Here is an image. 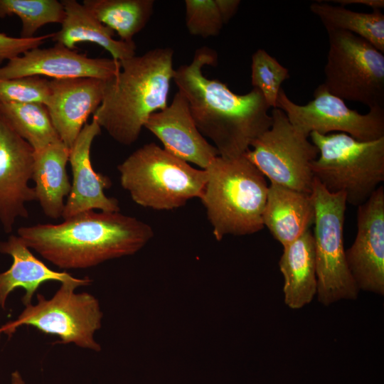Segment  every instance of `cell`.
I'll return each instance as SVG.
<instances>
[{"mask_svg":"<svg viewBox=\"0 0 384 384\" xmlns=\"http://www.w3.org/2000/svg\"><path fill=\"white\" fill-rule=\"evenodd\" d=\"M216 63L215 50L198 48L190 63L175 70L173 80L186 99L198 129L213 142L218 156L237 158L270 128L272 117L258 89L238 95L223 82L206 78L203 67Z\"/></svg>","mask_w":384,"mask_h":384,"instance_id":"1","label":"cell"},{"mask_svg":"<svg viewBox=\"0 0 384 384\" xmlns=\"http://www.w3.org/2000/svg\"><path fill=\"white\" fill-rule=\"evenodd\" d=\"M24 243L61 269H85L135 254L153 238L147 223L119 212L87 210L59 224L17 230Z\"/></svg>","mask_w":384,"mask_h":384,"instance_id":"2","label":"cell"},{"mask_svg":"<svg viewBox=\"0 0 384 384\" xmlns=\"http://www.w3.org/2000/svg\"><path fill=\"white\" fill-rule=\"evenodd\" d=\"M173 55L170 48H156L121 60L119 72L105 81L92 118L118 143H134L149 117L168 105Z\"/></svg>","mask_w":384,"mask_h":384,"instance_id":"3","label":"cell"},{"mask_svg":"<svg viewBox=\"0 0 384 384\" xmlns=\"http://www.w3.org/2000/svg\"><path fill=\"white\" fill-rule=\"evenodd\" d=\"M201 196L217 240L227 235H245L264 228L268 186L264 175L245 157L217 156L205 169Z\"/></svg>","mask_w":384,"mask_h":384,"instance_id":"4","label":"cell"},{"mask_svg":"<svg viewBox=\"0 0 384 384\" xmlns=\"http://www.w3.org/2000/svg\"><path fill=\"white\" fill-rule=\"evenodd\" d=\"M120 183L138 205L172 210L201 198L205 169H197L151 142L132 153L117 166Z\"/></svg>","mask_w":384,"mask_h":384,"instance_id":"5","label":"cell"},{"mask_svg":"<svg viewBox=\"0 0 384 384\" xmlns=\"http://www.w3.org/2000/svg\"><path fill=\"white\" fill-rule=\"evenodd\" d=\"M319 151L311 164L314 176L331 193H343L347 204L364 203L384 181V137L359 141L343 133L311 132Z\"/></svg>","mask_w":384,"mask_h":384,"instance_id":"6","label":"cell"},{"mask_svg":"<svg viewBox=\"0 0 384 384\" xmlns=\"http://www.w3.org/2000/svg\"><path fill=\"white\" fill-rule=\"evenodd\" d=\"M311 195L318 300L328 306L341 299H354L359 289L349 271L343 245L346 196L329 192L315 178Z\"/></svg>","mask_w":384,"mask_h":384,"instance_id":"7","label":"cell"},{"mask_svg":"<svg viewBox=\"0 0 384 384\" xmlns=\"http://www.w3.org/2000/svg\"><path fill=\"white\" fill-rule=\"evenodd\" d=\"M329 52L321 85L331 94L361 102L369 109L384 107V55L353 33L328 30Z\"/></svg>","mask_w":384,"mask_h":384,"instance_id":"8","label":"cell"},{"mask_svg":"<svg viewBox=\"0 0 384 384\" xmlns=\"http://www.w3.org/2000/svg\"><path fill=\"white\" fill-rule=\"evenodd\" d=\"M78 287L61 283L48 299L38 294L37 304L26 306L16 319L0 327L1 333L11 336L19 326H31L45 334L58 336L60 343L100 351L101 346L94 338L102 326L100 302L90 293H75Z\"/></svg>","mask_w":384,"mask_h":384,"instance_id":"9","label":"cell"},{"mask_svg":"<svg viewBox=\"0 0 384 384\" xmlns=\"http://www.w3.org/2000/svg\"><path fill=\"white\" fill-rule=\"evenodd\" d=\"M271 116L270 128L252 142L245 157L270 183L311 193L314 178L311 164L318 149L294 128L282 110L273 108Z\"/></svg>","mask_w":384,"mask_h":384,"instance_id":"10","label":"cell"},{"mask_svg":"<svg viewBox=\"0 0 384 384\" xmlns=\"http://www.w3.org/2000/svg\"><path fill=\"white\" fill-rule=\"evenodd\" d=\"M313 97L307 104L300 105L292 101L281 88L276 108L282 110L294 128L306 137L313 132L323 135L340 132L363 142L384 137V107L360 114L348 108L343 100L329 92L321 84L315 89Z\"/></svg>","mask_w":384,"mask_h":384,"instance_id":"11","label":"cell"},{"mask_svg":"<svg viewBox=\"0 0 384 384\" xmlns=\"http://www.w3.org/2000/svg\"><path fill=\"white\" fill-rule=\"evenodd\" d=\"M349 271L358 289L384 294V187L358 206L357 233L346 250Z\"/></svg>","mask_w":384,"mask_h":384,"instance_id":"12","label":"cell"},{"mask_svg":"<svg viewBox=\"0 0 384 384\" xmlns=\"http://www.w3.org/2000/svg\"><path fill=\"white\" fill-rule=\"evenodd\" d=\"M34 150L0 114V223L13 230L18 218H28L26 203L36 201L31 180Z\"/></svg>","mask_w":384,"mask_h":384,"instance_id":"13","label":"cell"},{"mask_svg":"<svg viewBox=\"0 0 384 384\" xmlns=\"http://www.w3.org/2000/svg\"><path fill=\"white\" fill-rule=\"evenodd\" d=\"M120 63L112 58H90L62 44L28 50L0 67V78L26 76L53 79L92 78L107 80L120 70Z\"/></svg>","mask_w":384,"mask_h":384,"instance_id":"14","label":"cell"},{"mask_svg":"<svg viewBox=\"0 0 384 384\" xmlns=\"http://www.w3.org/2000/svg\"><path fill=\"white\" fill-rule=\"evenodd\" d=\"M173 156L206 169L217 156L215 147L198 129L188 103L178 91L171 104L153 113L144 125Z\"/></svg>","mask_w":384,"mask_h":384,"instance_id":"15","label":"cell"},{"mask_svg":"<svg viewBox=\"0 0 384 384\" xmlns=\"http://www.w3.org/2000/svg\"><path fill=\"white\" fill-rule=\"evenodd\" d=\"M101 129L92 118L90 123L84 125L70 149L68 162L71 166L73 181L62 215L64 220L94 209L119 212L118 201L107 197L104 192L111 186L110 179L95 171L91 164V146L95 138L100 134Z\"/></svg>","mask_w":384,"mask_h":384,"instance_id":"16","label":"cell"},{"mask_svg":"<svg viewBox=\"0 0 384 384\" xmlns=\"http://www.w3.org/2000/svg\"><path fill=\"white\" fill-rule=\"evenodd\" d=\"M105 81L92 78L50 80L46 107L60 141L68 148L73 146L89 116L100 105Z\"/></svg>","mask_w":384,"mask_h":384,"instance_id":"17","label":"cell"},{"mask_svg":"<svg viewBox=\"0 0 384 384\" xmlns=\"http://www.w3.org/2000/svg\"><path fill=\"white\" fill-rule=\"evenodd\" d=\"M18 235H10L6 240L0 241V252L9 255L13 260L9 270L0 273V306L5 307L9 294L18 287L25 290L22 298L23 305L31 304L33 297L39 287L47 281L89 285L91 279L86 277L75 278L66 272L50 269L36 258Z\"/></svg>","mask_w":384,"mask_h":384,"instance_id":"18","label":"cell"},{"mask_svg":"<svg viewBox=\"0 0 384 384\" xmlns=\"http://www.w3.org/2000/svg\"><path fill=\"white\" fill-rule=\"evenodd\" d=\"M314 220V208L311 193L270 183L263 225L283 247L310 229Z\"/></svg>","mask_w":384,"mask_h":384,"instance_id":"19","label":"cell"},{"mask_svg":"<svg viewBox=\"0 0 384 384\" xmlns=\"http://www.w3.org/2000/svg\"><path fill=\"white\" fill-rule=\"evenodd\" d=\"M65 11L61 28L52 39L56 43L74 50L76 44L96 43L107 50L112 58L121 61L136 55L134 41L124 42L114 38V32L101 23L82 4L75 0L60 1Z\"/></svg>","mask_w":384,"mask_h":384,"instance_id":"20","label":"cell"},{"mask_svg":"<svg viewBox=\"0 0 384 384\" xmlns=\"http://www.w3.org/2000/svg\"><path fill=\"white\" fill-rule=\"evenodd\" d=\"M70 149L61 141L34 151L31 179L35 183L36 201L50 218L62 217L65 197L71 190L66 169Z\"/></svg>","mask_w":384,"mask_h":384,"instance_id":"21","label":"cell"},{"mask_svg":"<svg viewBox=\"0 0 384 384\" xmlns=\"http://www.w3.org/2000/svg\"><path fill=\"white\" fill-rule=\"evenodd\" d=\"M279 267L284 277V302L297 309L310 303L316 293L317 280L312 231L283 247Z\"/></svg>","mask_w":384,"mask_h":384,"instance_id":"22","label":"cell"},{"mask_svg":"<svg viewBox=\"0 0 384 384\" xmlns=\"http://www.w3.org/2000/svg\"><path fill=\"white\" fill-rule=\"evenodd\" d=\"M309 9L320 18L326 31L353 33L384 53V15L380 9H373L371 13L356 12L323 1L312 3Z\"/></svg>","mask_w":384,"mask_h":384,"instance_id":"23","label":"cell"},{"mask_svg":"<svg viewBox=\"0 0 384 384\" xmlns=\"http://www.w3.org/2000/svg\"><path fill=\"white\" fill-rule=\"evenodd\" d=\"M82 4L103 24L117 32L119 40L133 41L149 21L153 0H84Z\"/></svg>","mask_w":384,"mask_h":384,"instance_id":"24","label":"cell"},{"mask_svg":"<svg viewBox=\"0 0 384 384\" xmlns=\"http://www.w3.org/2000/svg\"><path fill=\"white\" fill-rule=\"evenodd\" d=\"M0 114L34 151L60 141L43 104L0 102Z\"/></svg>","mask_w":384,"mask_h":384,"instance_id":"25","label":"cell"},{"mask_svg":"<svg viewBox=\"0 0 384 384\" xmlns=\"http://www.w3.org/2000/svg\"><path fill=\"white\" fill-rule=\"evenodd\" d=\"M14 15L22 23L20 37L31 38L46 24H61L65 11L57 0H0V18Z\"/></svg>","mask_w":384,"mask_h":384,"instance_id":"26","label":"cell"},{"mask_svg":"<svg viewBox=\"0 0 384 384\" xmlns=\"http://www.w3.org/2000/svg\"><path fill=\"white\" fill-rule=\"evenodd\" d=\"M290 78L289 70L263 49L252 56L251 83L262 94L270 107L276 108L282 83Z\"/></svg>","mask_w":384,"mask_h":384,"instance_id":"27","label":"cell"},{"mask_svg":"<svg viewBox=\"0 0 384 384\" xmlns=\"http://www.w3.org/2000/svg\"><path fill=\"white\" fill-rule=\"evenodd\" d=\"M50 80L41 76L13 79L0 78V102L48 104Z\"/></svg>","mask_w":384,"mask_h":384,"instance_id":"28","label":"cell"},{"mask_svg":"<svg viewBox=\"0 0 384 384\" xmlns=\"http://www.w3.org/2000/svg\"><path fill=\"white\" fill-rule=\"evenodd\" d=\"M186 26L193 36L208 38L218 36L223 26L215 0H186Z\"/></svg>","mask_w":384,"mask_h":384,"instance_id":"29","label":"cell"},{"mask_svg":"<svg viewBox=\"0 0 384 384\" xmlns=\"http://www.w3.org/2000/svg\"><path fill=\"white\" fill-rule=\"evenodd\" d=\"M54 33L31 38L12 37L0 33V65L5 60L15 58L28 50L39 48L48 38H52Z\"/></svg>","mask_w":384,"mask_h":384,"instance_id":"30","label":"cell"},{"mask_svg":"<svg viewBox=\"0 0 384 384\" xmlns=\"http://www.w3.org/2000/svg\"><path fill=\"white\" fill-rule=\"evenodd\" d=\"M223 23H227L236 14L240 1L239 0H215Z\"/></svg>","mask_w":384,"mask_h":384,"instance_id":"31","label":"cell"},{"mask_svg":"<svg viewBox=\"0 0 384 384\" xmlns=\"http://www.w3.org/2000/svg\"><path fill=\"white\" fill-rule=\"evenodd\" d=\"M331 2L340 4L343 6L348 4H362L373 9H381L384 7L383 0H334Z\"/></svg>","mask_w":384,"mask_h":384,"instance_id":"32","label":"cell"},{"mask_svg":"<svg viewBox=\"0 0 384 384\" xmlns=\"http://www.w3.org/2000/svg\"><path fill=\"white\" fill-rule=\"evenodd\" d=\"M11 384H26L21 374L18 370H15L11 373Z\"/></svg>","mask_w":384,"mask_h":384,"instance_id":"33","label":"cell"},{"mask_svg":"<svg viewBox=\"0 0 384 384\" xmlns=\"http://www.w3.org/2000/svg\"><path fill=\"white\" fill-rule=\"evenodd\" d=\"M1 334H2V333H1V330H0V339H1Z\"/></svg>","mask_w":384,"mask_h":384,"instance_id":"34","label":"cell"}]
</instances>
